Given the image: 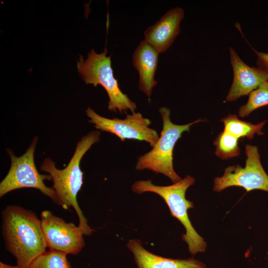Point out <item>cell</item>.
<instances>
[{
  "mask_svg": "<svg viewBox=\"0 0 268 268\" xmlns=\"http://www.w3.org/2000/svg\"><path fill=\"white\" fill-rule=\"evenodd\" d=\"M1 232L7 250L21 268L46 251L41 219L35 212L20 206H7L1 213Z\"/></svg>",
  "mask_w": 268,
  "mask_h": 268,
  "instance_id": "1",
  "label": "cell"
},
{
  "mask_svg": "<svg viewBox=\"0 0 268 268\" xmlns=\"http://www.w3.org/2000/svg\"><path fill=\"white\" fill-rule=\"evenodd\" d=\"M100 132L92 131L83 136L77 142L74 154L67 166L63 169H58L51 158H47L42 162L40 169L49 174L53 183L52 188L56 196V204L68 210L74 208L78 218V226L85 235H90L94 230L87 224L77 201V196L83 184V173L80 168V162L86 152L95 143L100 140Z\"/></svg>",
  "mask_w": 268,
  "mask_h": 268,
  "instance_id": "2",
  "label": "cell"
},
{
  "mask_svg": "<svg viewBox=\"0 0 268 268\" xmlns=\"http://www.w3.org/2000/svg\"><path fill=\"white\" fill-rule=\"evenodd\" d=\"M195 182L194 177L186 176L179 182L166 186L153 184L150 180L135 182L132 187L134 192L141 194L152 192L160 196L166 203L172 216L177 218L184 226L186 233L182 236L183 241L187 243L188 250L192 255L205 251L206 243L193 227L188 215L189 209L194 207L193 203L186 199L187 189Z\"/></svg>",
  "mask_w": 268,
  "mask_h": 268,
  "instance_id": "3",
  "label": "cell"
},
{
  "mask_svg": "<svg viewBox=\"0 0 268 268\" xmlns=\"http://www.w3.org/2000/svg\"><path fill=\"white\" fill-rule=\"evenodd\" d=\"M107 52L105 49L98 54L92 49L85 60L80 55L77 62L78 72L86 84H92L95 87L100 85L104 87L109 98V111H118L122 114L130 110L134 113L136 108V104L121 90L114 76L111 57L106 56Z\"/></svg>",
  "mask_w": 268,
  "mask_h": 268,
  "instance_id": "4",
  "label": "cell"
},
{
  "mask_svg": "<svg viewBox=\"0 0 268 268\" xmlns=\"http://www.w3.org/2000/svg\"><path fill=\"white\" fill-rule=\"evenodd\" d=\"M159 112L163 121L160 136L152 150L138 158L135 169L138 170L147 169L162 174L175 183L182 179L173 168V155L175 145L184 132H189L193 125L203 120L199 119L186 125H176L170 120L169 108L162 107Z\"/></svg>",
  "mask_w": 268,
  "mask_h": 268,
  "instance_id": "5",
  "label": "cell"
},
{
  "mask_svg": "<svg viewBox=\"0 0 268 268\" xmlns=\"http://www.w3.org/2000/svg\"><path fill=\"white\" fill-rule=\"evenodd\" d=\"M38 142L35 137L26 152L17 157L10 149L6 151L11 159L10 167L6 176L0 183V197L16 189L25 188L39 190L56 204V194L52 187H48L44 180H51L49 175L40 174L34 161V152Z\"/></svg>",
  "mask_w": 268,
  "mask_h": 268,
  "instance_id": "6",
  "label": "cell"
},
{
  "mask_svg": "<svg viewBox=\"0 0 268 268\" xmlns=\"http://www.w3.org/2000/svg\"><path fill=\"white\" fill-rule=\"evenodd\" d=\"M245 153V167L236 165L227 167L222 177L214 179V191L220 192L228 187L237 186L247 192L260 190L268 192V175L261 163L258 147L247 144Z\"/></svg>",
  "mask_w": 268,
  "mask_h": 268,
  "instance_id": "7",
  "label": "cell"
},
{
  "mask_svg": "<svg viewBox=\"0 0 268 268\" xmlns=\"http://www.w3.org/2000/svg\"><path fill=\"white\" fill-rule=\"evenodd\" d=\"M85 112L90 118L88 122L93 124L96 129L115 134L122 141L126 139H136L146 141L153 147L159 138L156 131L149 127L150 120L139 112L127 114L124 119L103 117L90 107Z\"/></svg>",
  "mask_w": 268,
  "mask_h": 268,
  "instance_id": "8",
  "label": "cell"
},
{
  "mask_svg": "<svg viewBox=\"0 0 268 268\" xmlns=\"http://www.w3.org/2000/svg\"><path fill=\"white\" fill-rule=\"evenodd\" d=\"M40 219L46 245L50 250L76 255L84 247V234L78 226L67 223L47 210L41 212Z\"/></svg>",
  "mask_w": 268,
  "mask_h": 268,
  "instance_id": "9",
  "label": "cell"
},
{
  "mask_svg": "<svg viewBox=\"0 0 268 268\" xmlns=\"http://www.w3.org/2000/svg\"><path fill=\"white\" fill-rule=\"evenodd\" d=\"M229 51L233 79L226 99L230 102L241 96L249 95L262 83L268 80V74L258 67H250L245 64L232 47L229 48Z\"/></svg>",
  "mask_w": 268,
  "mask_h": 268,
  "instance_id": "10",
  "label": "cell"
},
{
  "mask_svg": "<svg viewBox=\"0 0 268 268\" xmlns=\"http://www.w3.org/2000/svg\"><path fill=\"white\" fill-rule=\"evenodd\" d=\"M184 11L179 7L169 10L144 31V40L160 54L166 52L180 32V24Z\"/></svg>",
  "mask_w": 268,
  "mask_h": 268,
  "instance_id": "11",
  "label": "cell"
},
{
  "mask_svg": "<svg viewBox=\"0 0 268 268\" xmlns=\"http://www.w3.org/2000/svg\"><path fill=\"white\" fill-rule=\"evenodd\" d=\"M159 53L144 40H142L133 55V65L139 75V89L150 97L157 85L154 79L157 69Z\"/></svg>",
  "mask_w": 268,
  "mask_h": 268,
  "instance_id": "12",
  "label": "cell"
},
{
  "mask_svg": "<svg viewBox=\"0 0 268 268\" xmlns=\"http://www.w3.org/2000/svg\"><path fill=\"white\" fill-rule=\"evenodd\" d=\"M134 255L138 268H206L202 262L193 258L174 259L153 254L144 249L139 239H132L127 244Z\"/></svg>",
  "mask_w": 268,
  "mask_h": 268,
  "instance_id": "13",
  "label": "cell"
},
{
  "mask_svg": "<svg viewBox=\"0 0 268 268\" xmlns=\"http://www.w3.org/2000/svg\"><path fill=\"white\" fill-rule=\"evenodd\" d=\"M224 124V131L235 136L238 139L246 138L252 139L255 134L263 135L264 133L262 130L267 121L258 124H252L240 120L235 114H229L226 117L220 120Z\"/></svg>",
  "mask_w": 268,
  "mask_h": 268,
  "instance_id": "14",
  "label": "cell"
},
{
  "mask_svg": "<svg viewBox=\"0 0 268 268\" xmlns=\"http://www.w3.org/2000/svg\"><path fill=\"white\" fill-rule=\"evenodd\" d=\"M239 139L223 131L213 141L216 147L215 154L222 159H228L240 155Z\"/></svg>",
  "mask_w": 268,
  "mask_h": 268,
  "instance_id": "15",
  "label": "cell"
},
{
  "mask_svg": "<svg viewBox=\"0 0 268 268\" xmlns=\"http://www.w3.org/2000/svg\"><path fill=\"white\" fill-rule=\"evenodd\" d=\"M268 105V80L262 83L249 95L247 102L238 111L240 117L248 116L256 109Z\"/></svg>",
  "mask_w": 268,
  "mask_h": 268,
  "instance_id": "16",
  "label": "cell"
},
{
  "mask_svg": "<svg viewBox=\"0 0 268 268\" xmlns=\"http://www.w3.org/2000/svg\"><path fill=\"white\" fill-rule=\"evenodd\" d=\"M67 255L57 251H45L32 262L29 268H72Z\"/></svg>",
  "mask_w": 268,
  "mask_h": 268,
  "instance_id": "17",
  "label": "cell"
},
{
  "mask_svg": "<svg viewBox=\"0 0 268 268\" xmlns=\"http://www.w3.org/2000/svg\"><path fill=\"white\" fill-rule=\"evenodd\" d=\"M250 46L257 56L256 64L258 67L264 70L268 74V53L259 52L251 45Z\"/></svg>",
  "mask_w": 268,
  "mask_h": 268,
  "instance_id": "18",
  "label": "cell"
},
{
  "mask_svg": "<svg viewBox=\"0 0 268 268\" xmlns=\"http://www.w3.org/2000/svg\"><path fill=\"white\" fill-rule=\"evenodd\" d=\"M0 268H21L17 265L16 266L8 265L1 262H0Z\"/></svg>",
  "mask_w": 268,
  "mask_h": 268,
  "instance_id": "19",
  "label": "cell"
}]
</instances>
